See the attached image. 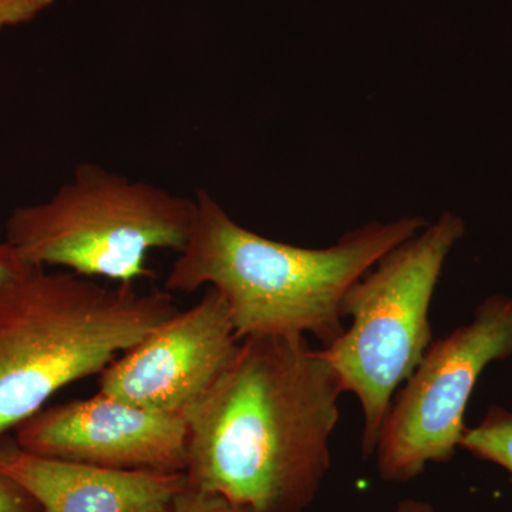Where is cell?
<instances>
[{
	"label": "cell",
	"mask_w": 512,
	"mask_h": 512,
	"mask_svg": "<svg viewBox=\"0 0 512 512\" xmlns=\"http://www.w3.org/2000/svg\"><path fill=\"white\" fill-rule=\"evenodd\" d=\"M343 393L306 336L241 340L188 421V487L252 512H306L330 470Z\"/></svg>",
	"instance_id": "cell-1"
},
{
	"label": "cell",
	"mask_w": 512,
	"mask_h": 512,
	"mask_svg": "<svg viewBox=\"0 0 512 512\" xmlns=\"http://www.w3.org/2000/svg\"><path fill=\"white\" fill-rule=\"evenodd\" d=\"M194 200L190 237L164 289H215L241 340L312 335L323 348L332 345L346 329L342 303L350 286L427 225L420 217L370 222L330 247L302 248L242 227L207 191H198Z\"/></svg>",
	"instance_id": "cell-2"
},
{
	"label": "cell",
	"mask_w": 512,
	"mask_h": 512,
	"mask_svg": "<svg viewBox=\"0 0 512 512\" xmlns=\"http://www.w3.org/2000/svg\"><path fill=\"white\" fill-rule=\"evenodd\" d=\"M177 308L170 292L36 268L0 288V439L63 387L100 375Z\"/></svg>",
	"instance_id": "cell-3"
},
{
	"label": "cell",
	"mask_w": 512,
	"mask_h": 512,
	"mask_svg": "<svg viewBox=\"0 0 512 512\" xmlns=\"http://www.w3.org/2000/svg\"><path fill=\"white\" fill-rule=\"evenodd\" d=\"M194 215L191 198L86 163L49 200L12 211L5 242L35 268L134 285L153 278L151 251L185 247Z\"/></svg>",
	"instance_id": "cell-4"
},
{
	"label": "cell",
	"mask_w": 512,
	"mask_h": 512,
	"mask_svg": "<svg viewBox=\"0 0 512 512\" xmlns=\"http://www.w3.org/2000/svg\"><path fill=\"white\" fill-rule=\"evenodd\" d=\"M464 234V221L443 212L384 254L343 299V318H352V325L322 352L343 393L355 394L362 406L365 458L375 454L394 396L433 343L431 301Z\"/></svg>",
	"instance_id": "cell-5"
},
{
	"label": "cell",
	"mask_w": 512,
	"mask_h": 512,
	"mask_svg": "<svg viewBox=\"0 0 512 512\" xmlns=\"http://www.w3.org/2000/svg\"><path fill=\"white\" fill-rule=\"evenodd\" d=\"M512 356V298L484 299L467 325L431 343L394 396L376 444L377 471L389 483L447 463L463 439L464 414L485 367Z\"/></svg>",
	"instance_id": "cell-6"
},
{
	"label": "cell",
	"mask_w": 512,
	"mask_h": 512,
	"mask_svg": "<svg viewBox=\"0 0 512 512\" xmlns=\"http://www.w3.org/2000/svg\"><path fill=\"white\" fill-rule=\"evenodd\" d=\"M227 302L215 289L178 311L100 373L99 392L153 412L187 416L237 355Z\"/></svg>",
	"instance_id": "cell-7"
},
{
	"label": "cell",
	"mask_w": 512,
	"mask_h": 512,
	"mask_svg": "<svg viewBox=\"0 0 512 512\" xmlns=\"http://www.w3.org/2000/svg\"><path fill=\"white\" fill-rule=\"evenodd\" d=\"M16 444L37 456L117 470L185 473L188 421L97 392L43 407L15 430Z\"/></svg>",
	"instance_id": "cell-8"
},
{
	"label": "cell",
	"mask_w": 512,
	"mask_h": 512,
	"mask_svg": "<svg viewBox=\"0 0 512 512\" xmlns=\"http://www.w3.org/2000/svg\"><path fill=\"white\" fill-rule=\"evenodd\" d=\"M0 471L42 512H163L187 487L185 473L117 470L37 456L3 437Z\"/></svg>",
	"instance_id": "cell-9"
},
{
	"label": "cell",
	"mask_w": 512,
	"mask_h": 512,
	"mask_svg": "<svg viewBox=\"0 0 512 512\" xmlns=\"http://www.w3.org/2000/svg\"><path fill=\"white\" fill-rule=\"evenodd\" d=\"M460 448L480 460L497 464L510 474L512 484V412L491 407L476 427H466Z\"/></svg>",
	"instance_id": "cell-10"
},
{
	"label": "cell",
	"mask_w": 512,
	"mask_h": 512,
	"mask_svg": "<svg viewBox=\"0 0 512 512\" xmlns=\"http://www.w3.org/2000/svg\"><path fill=\"white\" fill-rule=\"evenodd\" d=\"M163 512H252L222 495L185 487Z\"/></svg>",
	"instance_id": "cell-11"
},
{
	"label": "cell",
	"mask_w": 512,
	"mask_h": 512,
	"mask_svg": "<svg viewBox=\"0 0 512 512\" xmlns=\"http://www.w3.org/2000/svg\"><path fill=\"white\" fill-rule=\"evenodd\" d=\"M55 2L56 0H0V30L30 22Z\"/></svg>",
	"instance_id": "cell-12"
},
{
	"label": "cell",
	"mask_w": 512,
	"mask_h": 512,
	"mask_svg": "<svg viewBox=\"0 0 512 512\" xmlns=\"http://www.w3.org/2000/svg\"><path fill=\"white\" fill-rule=\"evenodd\" d=\"M0 512H42L13 478L0 471Z\"/></svg>",
	"instance_id": "cell-13"
},
{
	"label": "cell",
	"mask_w": 512,
	"mask_h": 512,
	"mask_svg": "<svg viewBox=\"0 0 512 512\" xmlns=\"http://www.w3.org/2000/svg\"><path fill=\"white\" fill-rule=\"evenodd\" d=\"M36 269L23 261L22 258L5 241L0 242V288L22 278Z\"/></svg>",
	"instance_id": "cell-14"
},
{
	"label": "cell",
	"mask_w": 512,
	"mask_h": 512,
	"mask_svg": "<svg viewBox=\"0 0 512 512\" xmlns=\"http://www.w3.org/2000/svg\"><path fill=\"white\" fill-rule=\"evenodd\" d=\"M397 512H434L429 504L420 503V501L407 500L397 508Z\"/></svg>",
	"instance_id": "cell-15"
}]
</instances>
